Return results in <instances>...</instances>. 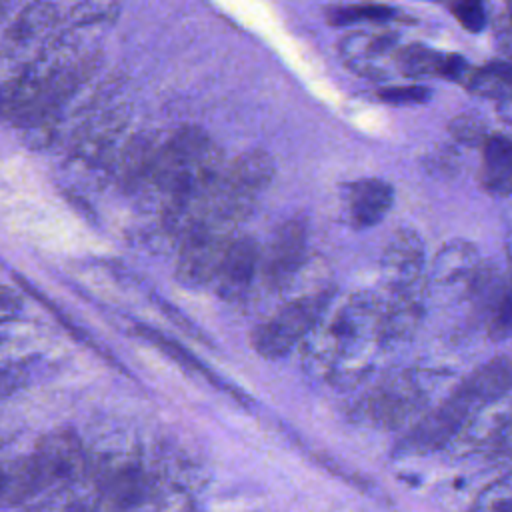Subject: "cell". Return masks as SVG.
<instances>
[{
  "mask_svg": "<svg viewBox=\"0 0 512 512\" xmlns=\"http://www.w3.org/2000/svg\"><path fill=\"white\" fill-rule=\"evenodd\" d=\"M260 258L262 250L258 242L250 236H238L218 266L214 278L218 294L228 302L242 300L260 270Z\"/></svg>",
  "mask_w": 512,
  "mask_h": 512,
  "instance_id": "obj_9",
  "label": "cell"
},
{
  "mask_svg": "<svg viewBox=\"0 0 512 512\" xmlns=\"http://www.w3.org/2000/svg\"><path fill=\"white\" fill-rule=\"evenodd\" d=\"M34 512H98V494L90 476L56 488Z\"/></svg>",
  "mask_w": 512,
  "mask_h": 512,
  "instance_id": "obj_16",
  "label": "cell"
},
{
  "mask_svg": "<svg viewBox=\"0 0 512 512\" xmlns=\"http://www.w3.org/2000/svg\"><path fill=\"white\" fill-rule=\"evenodd\" d=\"M394 16V10L386 4H348L328 10V22L334 26H346L356 22H384Z\"/></svg>",
  "mask_w": 512,
  "mask_h": 512,
  "instance_id": "obj_19",
  "label": "cell"
},
{
  "mask_svg": "<svg viewBox=\"0 0 512 512\" xmlns=\"http://www.w3.org/2000/svg\"><path fill=\"white\" fill-rule=\"evenodd\" d=\"M6 12H8V6H6V4H2V2H0V22H2V18H4V16H6Z\"/></svg>",
  "mask_w": 512,
  "mask_h": 512,
  "instance_id": "obj_31",
  "label": "cell"
},
{
  "mask_svg": "<svg viewBox=\"0 0 512 512\" xmlns=\"http://www.w3.org/2000/svg\"><path fill=\"white\" fill-rule=\"evenodd\" d=\"M40 490L42 484L30 456L0 462V506H18Z\"/></svg>",
  "mask_w": 512,
  "mask_h": 512,
  "instance_id": "obj_15",
  "label": "cell"
},
{
  "mask_svg": "<svg viewBox=\"0 0 512 512\" xmlns=\"http://www.w3.org/2000/svg\"><path fill=\"white\" fill-rule=\"evenodd\" d=\"M396 60L406 76H442L462 82L468 76L466 60L460 54H442L422 44H410L398 50Z\"/></svg>",
  "mask_w": 512,
  "mask_h": 512,
  "instance_id": "obj_12",
  "label": "cell"
},
{
  "mask_svg": "<svg viewBox=\"0 0 512 512\" xmlns=\"http://www.w3.org/2000/svg\"><path fill=\"white\" fill-rule=\"evenodd\" d=\"M134 512H198L186 492L162 490L148 492Z\"/></svg>",
  "mask_w": 512,
  "mask_h": 512,
  "instance_id": "obj_20",
  "label": "cell"
},
{
  "mask_svg": "<svg viewBox=\"0 0 512 512\" xmlns=\"http://www.w3.org/2000/svg\"><path fill=\"white\" fill-rule=\"evenodd\" d=\"M512 388V362L496 360L470 374L448 400L424 416L396 446L398 456L428 454L444 446L466 418Z\"/></svg>",
  "mask_w": 512,
  "mask_h": 512,
  "instance_id": "obj_2",
  "label": "cell"
},
{
  "mask_svg": "<svg viewBox=\"0 0 512 512\" xmlns=\"http://www.w3.org/2000/svg\"><path fill=\"white\" fill-rule=\"evenodd\" d=\"M26 382V370L20 364H8L0 368V400L12 396Z\"/></svg>",
  "mask_w": 512,
  "mask_h": 512,
  "instance_id": "obj_25",
  "label": "cell"
},
{
  "mask_svg": "<svg viewBox=\"0 0 512 512\" xmlns=\"http://www.w3.org/2000/svg\"><path fill=\"white\" fill-rule=\"evenodd\" d=\"M414 410V400L412 396H402L396 392H384L380 396L370 398L366 404V416L380 424V426H394L400 420H404L410 412Z\"/></svg>",
  "mask_w": 512,
  "mask_h": 512,
  "instance_id": "obj_18",
  "label": "cell"
},
{
  "mask_svg": "<svg viewBox=\"0 0 512 512\" xmlns=\"http://www.w3.org/2000/svg\"><path fill=\"white\" fill-rule=\"evenodd\" d=\"M394 200L392 186L380 178H362L350 186L348 192V212L350 220L368 228L378 224L390 210Z\"/></svg>",
  "mask_w": 512,
  "mask_h": 512,
  "instance_id": "obj_13",
  "label": "cell"
},
{
  "mask_svg": "<svg viewBox=\"0 0 512 512\" xmlns=\"http://www.w3.org/2000/svg\"><path fill=\"white\" fill-rule=\"evenodd\" d=\"M30 458L42 488L68 486L84 480L90 470V458L84 452L82 440L68 428L46 432Z\"/></svg>",
  "mask_w": 512,
  "mask_h": 512,
  "instance_id": "obj_6",
  "label": "cell"
},
{
  "mask_svg": "<svg viewBox=\"0 0 512 512\" xmlns=\"http://www.w3.org/2000/svg\"><path fill=\"white\" fill-rule=\"evenodd\" d=\"M24 314V298L18 290L0 284V324L14 322Z\"/></svg>",
  "mask_w": 512,
  "mask_h": 512,
  "instance_id": "obj_24",
  "label": "cell"
},
{
  "mask_svg": "<svg viewBox=\"0 0 512 512\" xmlns=\"http://www.w3.org/2000/svg\"><path fill=\"white\" fill-rule=\"evenodd\" d=\"M180 238L176 276L182 284L202 286L214 282L218 266L238 232L226 224L200 218Z\"/></svg>",
  "mask_w": 512,
  "mask_h": 512,
  "instance_id": "obj_4",
  "label": "cell"
},
{
  "mask_svg": "<svg viewBox=\"0 0 512 512\" xmlns=\"http://www.w3.org/2000/svg\"><path fill=\"white\" fill-rule=\"evenodd\" d=\"M88 476L98 494V512H134L150 492L146 474L132 456H102L90 462Z\"/></svg>",
  "mask_w": 512,
  "mask_h": 512,
  "instance_id": "obj_5",
  "label": "cell"
},
{
  "mask_svg": "<svg viewBox=\"0 0 512 512\" xmlns=\"http://www.w3.org/2000/svg\"><path fill=\"white\" fill-rule=\"evenodd\" d=\"M430 96V90L422 84H406V86H388L378 90V98L388 104L406 106V104H422Z\"/></svg>",
  "mask_w": 512,
  "mask_h": 512,
  "instance_id": "obj_22",
  "label": "cell"
},
{
  "mask_svg": "<svg viewBox=\"0 0 512 512\" xmlns=\"http://www.w3.org/2000/svg\"><path fill=\"white\" fill-rule=\"evenodd\" d=\"M396 44V34L394 32H384L378 36H372L366 44H364V54L366 56H376L386 52L388 48H392Z\"/></svg>",
  "mask_w": 512,
  "mask_h": 512,
  "instance_id": "obj_27",
  "label": "cell"
},
{
  "mask_svg": "<svg viewBox=\"0 0 512 512\" xmlns=\"http://www.w3.org/2000/svg\"><path fill=\"white\" fill-rule=\"evenodd\" d=\"M126 120L128 112L122 106H110L90 114L72 138V154L88 164L102 162L106 156H112Z\"/></svg>",
  "mask_w": 512,
  "mask_h": 512,
  "instance_id": "obj_8",
  "label": "cell"
},
{
  "mask_svg": "<svg viewBox=\"0 0 512 512\" xmlns=\"http://www.w3.org/2000/svg\"><path fill=\"white\" fill-rule=\"evenodd\" d=\"M510 14H512V4H510ZM512 18V16H510Z\"/></svg>",
  "mask_w": 512,
  "mask_h": 512,
  "instance_id": "obj_32",
  "label": "cell"
},
{
  "mask_svg": "<svg viewBox=\"0 0 512 512\" xmlns=\"http://www.w3.org/2000/svg\"><path fill=\"white\" fill-rule=\"evenodd\" d=\"M478 512H512V494L492 498L490 504L478 506Z\"/></svg>",
  "mask_w": 512,
  "mask_h": 512,
  "instance_id": "obj_28",
  "label": "cell"
},
{
  "mask_svg": "<svg viewBox=\"0 0 512 512\" xmlns=\"http://www.w3.org/2000/svg\"><path fill=\"white\" fill-rule=\"evenodd\" d=\"M306 240L302 220H288L274 232L260 258V272L270 288H282L294 278L306 256Z\"/></svg>",
  "mask_w": 512,
  "mask_h": 512,
  "instance_id": "obj_7",
  "label": "cell"
},
{
  "mask_svg": "<svg viewBox=\"0 0 512 512\" xmlns=\"http://www.w3.org/2000/svg\"><path fill=\"white\" fill-rule=\"evenodd\" d=\"M506 254H508V266H510V290H512V234L508 236V242H506Z\"/></svg>",
  "mask_w": 512,
  "mask_h": 512,
  "instance_id": "obj_30",
  "label": "cell"
},
{
  "mask_svg": "<svg viewBox=\"0 0 512 512\" xmlns=\"http://www.w3.org/2000/svg\"><path fill=\"white\" fill-rule=\"evenodd\" d=\"M224 166L222 150L202 128L182 126L160 138L138 196L162 212L172 234L182 236L198 220Z\"/></svg>",
  "mask_w": 512,
  "mask_h": 512,
  "instance_id": "obj_1",
  "label": "cell"
},
{
  "mask_svg": "<svg viewBox=\"0 0 512 512\" xmlns=\"http://www.w3.org/2000/svg\"><path fill=\"white\" fill-rule=\"evenodd\" d=\"M480 184L492 196H512V138L490 134L482 144Z\"/></svg>",
  "mask_w": 512,
  "mask_h": 512,
  "instance_id": "obj_14",
  "label": "cell"
},
{
  "mask_svg": "<svg viewBox=\"0 0 512 512\" xmlns=\"http://www.w3.org/2000/svg\"><path fill=\"white\" fill-rule=\"evenodd\" d=\"M466 86L488 98H512V64L488 62L480 70L468 72Z\"/></svg>",
  "mask_w": 512,
  "mask_h": 512,
  "instance_id": "obj_17",
  "label": "cell"
},
{
  "mask_svg": "<svg viewBox=\"0 0 512 512\" xmlns=\"http://www.w3.org/2000/svg\"><path fill=\"white\" fill-rule=\"evenodd\" d=\"M110 10H116V6L114 4H78L70 10V18L78 24H92L108 18Z\"/></svg>",
  "mask_w": 512,
  "mask_h": 512,
  "instance_id": "obj_26",
  "label": "cell"
},
{
  "mask_svg": "<svg viewBox=\"0 0 512 512\" xmlns=\"http://www.w3.org/2000/svg\"><path fill=\"white\" fill-rule=\"evenodd\" d=\"M134 334L142 340H146L148 344L156 346L158 350H162L170 360H174L178 366H182L184 370H188L190 374L202 376L206 382H210V386L218 388L220 392L232 396V400L240 402V404H250V398L246 396L244 390H240L238 386L230 384L226 378H222L218 372H214L206 362H202L200 358H196L188 348H184L180 342L168 338L166 334H162L160 330L148 326V324H134Z\"/></svg>",
  "mask_w": 512,
  "mask_h": 512,
  "instance_id": "obj_10",
  "label": "cell"
},
{
  "mask_svg": "<svg viewBox=\"0 0 512 512\" xmlns=\"http://www.w3.org/2000/svg\"><path fill=\"white\" fill-rule=\"evenodd\" d=\"M450 12L468 32H480L486 26V12L480 2L450 4Z\"/></svg>",
  "mask_w": 512,
  "mask_h": 512,
  "instance_id": "obj_23",
  "label": "cell"
},
{
  "mask_svg": "<svg viewBox=\"0 0 512 512\" xmlns=\"http://www.w3.org/2000/svg\"><path fill=\"white\" fill-rule=\"evenodd\" d=\"M486 122L474 114V112H462L458 114L452 122H450V134L468 146H476V144H484V140L490 136L486 130Z\"/></svg>",
  "mask_w": 512,
  "mask_h": 512,
  "instance_id": "obj_21",
  "label": "cell"
},
{
  "mask_svg": "<svg viewBox=\"0 0 512 512\" xmlns=\"http://www.w3.org/2000/svg\"><path fill=\"white\" fill-rule=\"evenodd\" d=\"M8 346H10L8 336H6L4 332H0V368H2V366H6V364H2V360H4V354L8 352Z\"/></svg>",
  "mask_w": 512,
  "mask_h": 512,
  "instance_id": "obj_29",
  "label": "cell"
},
{
  "mask_svg": "<svg viewBox=\"0 0 512 512\" xmlns=\"http://www.w3.org/2000/svg\"><path fill=\"white\" fill-rule=\"evenodd\" d=\"M330 302L328 292L306 294L290 300L268 320L252 330L250 344L262 358L276 360L286 356L300 340L314 332Z\"/></svg>",
  "mask_w": 512,
  "mask_h": 512,
  "instance_id": "obj_3",
  "label": "cell"
},
{
  "mask_svg": "<svg viewBox=\"0 0 512 512\" xmlns=\"http://www.w3.org/2000/svg\"><path fill=\"white\" fill-rule=\"evenodd\" d=\"M58 20H60V8L56 4L42 2V4L26 6L8 26L0 46L2 52L6 56H16L32 48L52 30V26Z\"/></svg>",
  "mask_w": 512,
  "mask_h": 512,
  "instance_id": "obj_11",
  "label": "cell"
}]
</instances>
